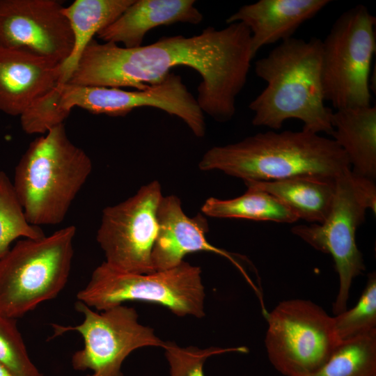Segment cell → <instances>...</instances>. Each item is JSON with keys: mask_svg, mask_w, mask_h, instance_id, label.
Listing matches in <instances>:
<instances>
[{"mask_svg": "<svg viewBox=\"0 0 376 376\" xmlns=\"http://www.w3.org/2000/svg\"><path fill=\"white\" fill-rule=\"evenodd\" d=\"M59 86L61 107L70 113L77 107L93 114L123 116L135 109L154 107L180 118L196 136L203 137L205 134L204 113L182 77L174 72L144 90L125 91L68 83H59Z\"/></svg>", "mask_w": 376, "mask_h": 376, "instance_id": "obj_12", "label": "cell"}, {"mask_svg": "<svg viewBox=\"0 0 376 376\" xmlns=\"http://www.w3.org/2000/svg\"><path fill=\"white\" fill-rule=\"evenodd\" d=\"M335 180L301 176L273 181H245L274 196L298 219L321 224L327 217L334 201Z\"/></svg>", "mask_w": 376, "mask_h": 376, "instance_id": "obj_19", "label": "cell"}, {"mask_svg": "<svg viewBox=\"0 0 376 376\" xmlns=\"http://www.w3.org/2000/svg\"><path fill=\"white\" fill-rule=\"evenodd\" d=\"M75 308L84 316L81 324L53 327L55 336L74 331L82 336L84 347L72 355V366L76 370H91L86 376H124L122 364L130 353L165 344L153 329L139 322L134 308L120 304L97 311L77 300Z\"/></svg>", "mask_w": 376, "mask_h": 376, "instance_id": "obj_10", "label": "cell"}, {"mask_svg": "<svg viewBox=\"0 0 376 376\" xmlns=\"http://www.w3.org/2000/svg\"><path fill=\"white\" fill-rule=\"evenodd\" d=\"M163 348L169 364L170 376H205L203 365L209 357L228 352H249L245 346L201 349L194 346L181 347L172 341L165 342Z\"/></svg>", "mask_w": 376, "mask_h": 376, "instance_id": "obj_27", "label": "cell"}, {"mask_svg": "<svg viewBox=\"0 0 376 376\" xmlns=\"http://www.w3.org/2000/svg\"><path fill=\"white\" fill-rule=\"evenodd\" d=\"M32 141L15 167L13 187L27 221L39 227L65 219L92 169L64 123Z\"/></svg>", "mask_w": 376, "mask_h": 376, "instance_id": "obj_4", "label": "cell"}, {"mask_svg": "<svg viewBox=\"0 0 376 376\" xmlns=\"http://www.w3.org/2000/svg\"><path fill=\"white\" fill-rule=\"evenodd\" d=\"M264 318L267 358L284 376L313 373L342 343L335 333L333 316L308 299L281 301Z\"/></svg>", "mask_w": 376, "mask_h": 376, "instance_id": "obj_9", "label": "cell"}, {"mask_svg": "<svg viewBox=\"0 0 376 376\" xmlns=\"http://www.w3.org/2000/svg\"><path fill=\"white\" fill-rule=\"evenodd\" d=\"M375 24L368 8L358 5L342 13L322 40L324 96L335 110L370 105Z\"/></svg>", "mask_w": 376, "mask_h": 376, "instance_id": "obj_8", "label": "cell"}, {"mask_svg": "<svg viewBox=\"0 0 376 376\" xmlns=\"http://www.w3.org/2000/svg\"><path fill=\"white\" fill-rule=\"evenodd\" d=\"M45 233L26 219L13 182L0 171V259L18 238H39Z\"/></svg>", "mask_w": 376, "mask_h": 376, "instance_id": "obj_23", "label": "cell"}, {"mask_svg": "<svg viewBox=\"0 0 376 376\" xmlns=\"http://www.w3.org/2000/svg\"><path fill=\"white\" fill-rule=\"evenodd\" d=\"M335 333L340 342L376 330V274H368L356 305L333 316Z\"/></svg>", "mask_w": 376, "mask_h": 376, "instance_id": "obj_24", "label": "cell"}, {"mask_svg": "<svg viewBox=\"0 0 376 376\" xmlns=\"http://www.w3.org/2000/svg\"><path fill=\"white\" fill-rule=\"evenodd\" d=\"M202 212L217 218H242L292 224L298 218L280 201L269 194L252 187L232 199L210 197L201 207Z\"/></svg>", "mask_w": 376, "mask_h": 376, "instance_id": "obj_21", "label": "cell"}, {"mask_svg": "<svg viewBox=\"0 0 376 376\" xmlns=\"http://www.w3.org/2000/svg\"><path fill=\"white\" fill-rule=\"evenodd\" d=\"M367 210L376 212L375 180L351 169L335 180L331 210L321 224L297 225L291 232L315 250L331 256L339 286L332 305L334 315L347 309L354 279L366 270L363 255L357 247L356 232Z\"/></svg>", "mask_w": 376, "mask_h": 376, "instance_id": "obj_6", "label": "cell"}, {"mask_svg": "<svg viewBox=\"0 0 376 376\" xmlns=\"http://www.w3.org/2000/svg\"><path fill=\"white\" fill-rule=\"evenodd\" d=\"M56 0H0V47L62 64L73 47L70 23Z\"/></svg>", "mask_w": 376, "mask_h": 376, "instance_id": "obj_13", "label": "cell"}, {"mask_svg": "<svg viewBox=\"0 0 376 376\" xmlns=\"http://www.w3.org/2000/svg\"><path fill=\"white\" fill-rule=\"evenodd\" d=\"M134 0H75L63 7L73 36V47L68 58L61 64L59 83L68 81L79 61L93 37L113 23L133 3Z\"/></svg>", "mask_w": 376, "mask_h": 376, "instance_id": "obj_20", "label": "cell"}, {"mask_svg": "<svg viewBox=\"0 0 376 376\" xmlns=\"http://www.w3.org/2000/svg\"><path fill=\"white\" fill-rule=\"evenodd\" d=\"M59 83L35 100L19 116L24 132L29 134H44L50 129L64 123L70 114L60 104Z\"/></svg>", "mask_w": 376, "mask_h": 376, "instance_id": "obj_26", "label": "cell"}, {"mask_svg": "<svg viewBox=\"0 0 376 376\" xmlns=\"http://www.w3.org/2000/svg\"><path fill=\"white\" fill-rule=\"evenodd\" d=\"M328 0H260L240 7L226 22H241L249 30L253 56L263 47L292 38L297 29L315 16Z\"/></svg>", "mask_w": 376, "mask_h": 376, "instance_id": "obj_16", "label": "cell"}, {"mask_svg": "<svg viewBox=\"0 0 376 376\" xmlns=\"http://www.w3.org/2000/svg\"><path fill=\"white\" fill-rule=\"evenodd\" d=\"M322 40L291 38L255 63L265 88L249 104L252 124L273 130L297 119L303 130L331 135L333 110L324 104L322 83Z\"/></svg>", "mask_w": 376, "mask_h": 376, "instance_id": "obj_2", "label": "cell"}, {"mask_svg": "<svg viewBox=\"0 0 376 376\" xmlns=\"http://www.w3.org/2000/svg\"><path fill=\"white\" fill-rule=\"evenodd\" d=\"M76 227L17 242L0 259V314L21 318L54 299L68 281Z\"/></svg>", "mask_w": 376, "mask_h": 376, "instance_id": "obj_5", "label": "cell"}, {"mask_svg": "<svg viewBox=\"0 0 376 376\" xmlns=\"http://www.w3.org/2000/svg\"><path fill=\"white\" fill-rule=\"evenodd\" d=\"M306 376H376V330L343 341L319 369Z\"/></svg>", "mask_w": 376, "mask_h": 376, "instance_id": "obj_22", "label": "cell"}, {"mask_svg": "<svg viewBox=\"0 0 376 376\" xmlns=\"http://www.w3.org/2000/svg\"><path fill=\"white\" fill-rule=\"evenodd\" d=\"M0 363L17 376H42L29 357L16 319L1 314Z\"/></svg>", "mask_w": 376, "mask_h": 376, "instance_id": "obj_25", "label": "cell"}, {"mask_svg": "<svg viewBox=\"0 0 376 376\" xmlns=\"http://www.w3.org/2000/svg\"><path fill=\"white\" fill-rule=\"evenodd\" d=\"M61 77V63L24 49L0 47V111L20 116Z\"/></svg>", "mask_w": 376, "mask_h": 376, "instance_id": "obj_15", "label": "cell"}, {"mask_svg": "<svg viewBox=\"0 0 376 376\" xmlns=\"http://www.w3.org/2000/svg\"><path fill=\"white\" fill-rule=\"evenodd\" d=\"M205 297L201 268L185 261L148 274L121 272L103 262L77 295L78 301L97 311L139 301L159 304L178 316L197 318L205 315Z\"/></svg>", "mask_w": 376, "mask_h": 376, "instance_id": "obj_7", "label": "cell"}, {"mask_svg": "<svg viewBox=\"0 0 376 376\" xmlns=\"http://www.w3.org/2000/svg\"><path fill=\"white\" fill-rule=\"evenodd\" d=\"M157 181L102 211L96 240L109 267L125 272H155L152 249L158 234L157 209L162 198Z\"/></svg>", "mask_w": 376, "mask_h": 376, "instance_id": "obj_11", "label": "cell"}, {"mask_svg": "<svg viewBox=\"0 0 376 376\" xmlns=\"http://www.w3.org/2000/svg\"><path fill=\"white\" fill-rule=\"evenodd\" d=\"M194 0H134L113 23L96 36L104 42L122 43L125 48L142 45L151 29L178 22L196 25L203 15Z\"/></svg>", "mask_w": 376, "mask_h": 376, "instance_id": "obj_17", "label": "cell"}, {"mask_svg": "<svg viewBox=\"0 0 376 376\" xmlns=\"http://www.w3.org/2000/svg\"><path fill=\"white\" fill-rule=\"evenodd\" d=\"M253 58L251 33L241 22L221 29L208 26L189 37L164 36L135 48L93 39L67 83L144 90L161 83L172 68L186 66L201 77L196 97L201 110L223 123L235 114Z\"/></svg>", "mask_w": 376, "mask_h": 376, "instance_id": "obj_1", "label": "cell"}, {"mask_svg": "<svg viewBox=\"0 0 376 376\" xmlns=\"http://www.w3.org/2000/svg\"><path fill=\"white\" fill-rule=\"evenodd\" d=\"M0 376H17L0 363Z\"/></svg>", "mask_w": 376, "mask_h": 376, "instance_id": "obj_28", "label": "cell"}, {"mask_svg": "<svg viewBox=\"0 0 376 376\" xmlns=\"http://www.w3.org/2000/svg\"><path fill=\"white\" fill-rule=\"evenodd\" d=\"M334 140L346 155L351 170L362 177L376 178V107L336 109L331 119Z\"/></svg>", "mask_w": 376, "mask_h": 376, "instance_id": "obj_18", "label": "cell"}, {"mask_svg": "<svg viewBox=\"0 0 376 376\" xmlns=\"http://www.w3.org/2000/svg\"><path fill=\"white\" fill-rule=\"evenodd\" d=\"M158 234L152 249V263L155 271L176 267L184 257L196 251H209L229 260L242 274L257 297L262 295L234 256L211 244L206 239L208 224L201 214L189 217L183 212L180 199L173 195L162 196L157 209Z\"/></svg>", "mask_w": 376, "mask_h": 376, "instance_id": "obj_14", "label": "cell"}, {"mask_svg": "<svg viewBox=\"0 0 376 376\" xmlns=\"http://www.w3.org/2000/svg\"><path fill=\"white\" fill-rule=\"evenodd\" d=\"M245 181H273L309 176L336 179L351 169L345 152L331 139L302 129L258 133L210 148L198 164Z\"/></svg>", "mask_w": 376, "mask_h": 376, "instance_id": "obj_3", "label": "cell"}]
</instances>
